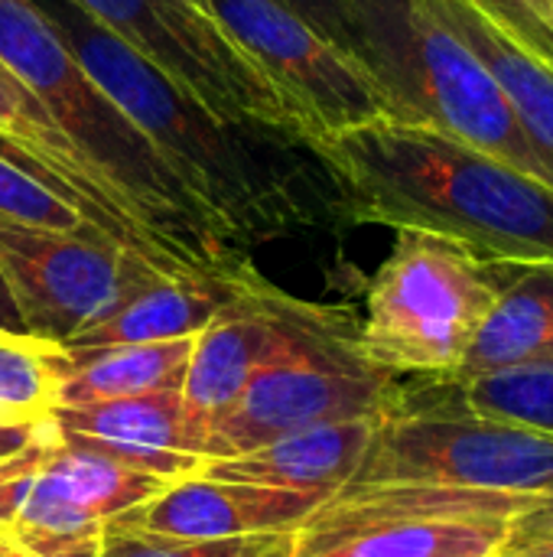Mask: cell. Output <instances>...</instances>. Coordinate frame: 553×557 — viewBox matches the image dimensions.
Returning <instances> with one entry per match:
<instances>
[{
  "label": "cell",
  "instance_id": "3",
  "mask_svg": "<svg viewBox=\"0 0 553 557\" xmlns=\"http://www.w3.org/2000/svg\"><path fill=\"white\" fill-rule=\"evenodd\" d=\"M0 62L42 101L147 238L183 271L235 258L225 235L160 160L140 127L78 65L33 0H0Z\"/></svg>",
  "mask_w": 553,
  "mask_h": 557
},
{
  "label": "cell",
  "instance_id": "25",
  "mask_svg": "<svg viewBox=\"0 0 553 557\" xmlns=\"http://www.w3.org/2000/svg\"><path fill=\"white\" fill-rule=\"evenodd\" d=\"M0 219L49 228V232H68V235H85V232L101 235L62 189L36 176L3 144H0Z\"/></svg>",
  "mask_w": 553,
  "mask_h": 557
},
{
  "label": "cell",
  "instance_id": "8",
  "mask_svg": "<svg viewBox=\"0 0 553 557\" xmlns=\"http://www.w3.org/2000/svg\"><path fill=\"white\" fill-rule=\"evenodd\" d=\"M134 55L215 117L303 144L300 127L261 69L241 52L202 0H75Z\"/></svg>",
  "mask_w": 553,
  "mask_h": 557
},
{
  "label": "cell",
  "instance_id": "13",
  "mask_svg": "<svg viewBox=\"0 0 553 557\" xmlns=\"http://www.w3.org/2000/svg\"><path fill=\"white\" fill-rule=\"evenodd\" d=\"M508 535V519L365 512L329 499L297 529L293 557H499Z\"/></svg>",
  "mask_w": 553,
  "mask_h": 557
},
{
  "label": "cell",
  "instance_id": "27",
  "mask_svg": "<svg viewBox=\"0 0 553 557\" xmlns=\"http://www.w3.org/2000/svg\"><path fill=\"white\" fill-rule=\"evenodd\" d=\"M101 532L46 535L0 529V557H101Z\"/></svg>",
  "mask_w": 553,
  "mask_h": 557
},
{
  "label": "cell",
  "instance_id": "23",
  "mask_svg": "<svg viewBox=\"0 0 553 557\" xmlns=\"http://www.w3.org/2000/svg\"><path fill=\"white\" fill-rule=\"evenodd\" d=\"M68 369L72 356L65 346L29 333H0V405L16 418L36 421L52 414Z\"/></svg>",
  "mask_w": 553,
  "mask_h": 557
},
{
  "label": "cell",
  "instance_id": "1",
  "mask_svg": "<svg viewBox=\"0 0 553 557\" xmlns=\"http://www.w3.org/2000/svg\"><path fill=\"white\" fill-rule=\"evenodd\" d=\"M306 150L352 222L430 232L486 261L553 264V186L450 134L378 117Z\"/></svg>",
  "mask_w": 553,
  "mask_h": 557
},
{
  "label": "cell",
  "instance_id": "6",
  "mask_svg": "<svg viewBox=\"0 0 553 557\" xmlns=\"http://www.w3.org/2000/svg\"><path fill=\"white\" fill-rule=\"evenodd\" d=\"M349 486H427L505 496L553 493V437L473 414L443 379L401 385Z\"/></svg>",
  "mask_w": 553,
  "mask_h": 557
},
{
  "label": "cell",
  "instance_id": "30",
  "mask_svg": "<svg viewBox=\"0 0 553 557\" xmlns=\"http://www.w3.org/2000/svg\"><path fill=\"white\" fill-rule=\"evenodd\" d=\"M46 418H36V421H0V460L16 454L20 447H26L36 437V431L42 428Z\"/></svg>",
  "mask_w": 553,
  "mask_h": 557
},
{
  "label": "cell",
  "instance_id": "22",
  "mask_svg": "<svg viewBox=\"0 0 553 557\" xmlns=\"http://www.w3.org/2000/svg\"><path fill=\"white\" fill-rule=\"evenodd\" d=\"M453 398L473 414L512 421L553 437V366H512L476 379H443Z\"/></svg>",
  "mask_w": 553,
  "mask_h": 557
},
{
  "label": "cell",
  "instance_id": "29",
  "mask_svg": "<svg viewBox=\"0 0 553 557\" xmlns=\"http://www.w3.org/2000/svg\"><path fill=\"white\" fill-rule=\"evenodd\" d=\"M538 535H553V493L544 496H535L531 509L525 516H518L512 522V535H508V545H518V542H531ZM505 545V548H508Z\"/></svg>",
  "mask_w": 553,
  "mask_h": 557
},
{
  "label": "cell",
  "instance_id": "18",
  "mask_svg": "<svg viewBox=\"0 0 553 557\" xmlns=\"http://www.w3.org/2000/svg\"><path fill=\"white\" fill-rule=\"evenodd\" d=\"M378 418L381 414L313 424L241 457L202 460L199 473L212 480L336 496L355 480L375 437Z\"/></svg>",
  "mask_w": 553,
  "mask_h": 557
},
{
  "label": "cell",
  "instance_id": "34",
  "mask_svg": "<svg viewBox=\"0 0 553 557\" xmlns=\"http://www.w3.org/2000/svg\"><path fill=\"white\" fill-rule=\"evenodd\" d=\"M548 3H551V10H553V0H548Z\"/></svg>",
  "mask_w": 553,
  "mask_h": 557
},
{
  "label": "cell",
  "instance_id": "33",
  "mask_svg": "<svg viewBox=\"0 0 553 557\" xmlns=\"http://www.w3.org/2000/svg\"><path fill=\"white\" fill-rule=\"evenodd\" d=\"M0 421H23V418H16L7 405H0Z\"/></svg>",
  "mask_w": 553,
  "mask_h": 557
},
{
  "label": "cell",
  "instance_id": "10",
  "mask_svg": "<svg viewBox=\"0 0 553 557\" xmlns=\"http://www.w3.org/2000/svg\"><path fill=\"white\" fill-rule=\"evenodd\" d=\"M0 274L26 333L65 346L169 271L95 232L68 235L0 219Z\"/></svg>",
  "mask_w": 553,
  "mask_h": 557
},
{
  "label": "cell",
  "instance_id": "26",
  "mask_svg": "<svg viewBox=\"0 0 553 557\" xmlns=\"http://www.w3.org/2000/svg\"><path fill=\"white\" fill-rule=\"evenodd\" d=\"M528 55L553 65V10L548 0H469Z\"/></svg>",
  "mask_w": 553,
  "mask_h": 557
},
{
  "label": "cell",
  "instance_id": "7",
  "mask_svg": "<svg viewBox=\"0 0 553 557\" xmlns=\"http://www.w3.org/2000/svg\"><path fill=\"white\" fill-rule=\"evenodd\" d=\"M359 330L349 310L326 307L293 349L251 379L215 421L199 457H241L313 424L385 414L401 385L398 375L365 359Z\"/></svg>",
  "mask_w": 553,
  "mask_h": 557
},
{
  "label": "cell",
  "instance_id": "14",
  "mask_svg": "<svg viewBox=\"0 0 553 557\" xmlns=\"http://www.w3.org/2000/svg\"><path fill=\"white\" fill-rule=\"evenodd\" d=\"M329 499L332 496L326 493L274 490L192 473L173 480L143 506L117 516V522L166 539H241L264 532H297Z\"/></svg>",
  "mask_w": 553,
  "mask_h": 557
},
{
  "label": "cell",
  "instance_id": "21",
  "mask_svg": "<svg viewBox=\"0 0 553 557\" xmlns=\"http://www.w3.org/2000/svg\"><path fill=\"white\" fill-rule=\"evenodd\" d=\"M196 336L143 343V346H111L98 352H68L72 369L59 385L55 408L65 405H98L163 388H183V375L192 356Z\"/></svg>",
  "mask_w": 553,
  "mask_h": 557
},
{
  "label": "cell",
  "instance_id": "32",
  "mask_svg": "<svg viewBox=\"0 0 553 557\" xmlns=\"http://www.w3.org/2000/svg\"><path fill=\"white\" fill-rule=\"evenodd\" d=\"M499 557H553V535H538L531 542L508 545Z\"/></svg>",
  "mask_w": 553,
  "mask_h": 557
},
{
  "label": "cell",
  "instance_id": "15",
  "mask_svg": "<svg viewBox=\"0 0 553 557\" xmlns=\"http://www.w3.org/2000/svg\"><path fill=\"white\" fill-rule=\"evenodd\" d=\"M0 140L16 157H23L39 176L65 186L101 235L137 251L140 258H147L150 264L169 274L183 271L147 238V232L130 219V212L95 173V166L81 157V150L68 140V134L55 124V117L42 108V101L3 62H0Z\"/></svg>",
  "mask_w": 553,
  "mask_h": 557
},
{
  "label": "cell",
  "instance_id": "24",
  "mask_svg": "<svg viewBox=\"0 0 553 557\" xmlns=\"http://www.w3.org/2000/svg\"><path fill=\"white\" fill-rule=\"evenodd\" d=\"M297 532L241 539H166L111 519L101 532V557H293Z\"/></svg>",
  "mask_w": 553,
  "mask_h": 557
},
{
  "label": "cell",
  "instance_id": "5",
  "mask_svg": "<svg viewBox=\"0 0 553 557\" xmlns=\"http://www.w3.org/2000/svg\"><path fill=\"white\" fill-rule=\"evenodd\" d=\"M518 264L417 228H398L394 248L368 287L359 330L365 359L391 375L453 379Z\"/></svg>",
  "mask_w": 553,
  "mask_h": 557
},
{
  "label": "cell",
  "instance_id": "17",
  "mask_svg": "<svg viewBox=\"0 0 553 557\" xmlns=\"http://www.w3.org/2000/svg\"><path fill=\"white\" fill-rule=\"evenodd\" d=\"M261 277L244 261L166 274L134 294L111 317L65 343L68 352H98L111 346H143L199 336L222 310L238 304Z\"/></svg>",
  "mask_w": 553,
  "mask_h": 557
},
{
  "label": "cell",
  "instance_id": "28",
  "mask_svg": "<svg viewBox=\"0 0 553 557\" xmlns=\"http://www.w3.org/2000/svg\"><path fill=\"white\" fill-rule=\"evenodd\" d=\"M290 10H297L313 29H319L329 42L355 55L352 39V20H349V0H284Z\"/></svg>",
  "mask_w": 553,
  "mask_h": 557
},
{
  "label": "cell",
  "instance_id": "9",
  "mask_svg": "<svg viewBox=\"0 0 553 557\" xmlns=\"http://www.w3.org/2000/svg\"><path fill=\"white\" fill-rule=\"evenodd\" d=\"M202 3L280 95L300 127L303 147L326 134L394 117V108L375 75L284 0Z\"/></svg>",
  "mask_w": 553,
  "mask_h": 557
},
{
  "label": "cell",
  "instance_id": "2",
  "mask_svg": "<svg viewBox=\"0 0 553 557\" xmlns=\"http://www.w3.org/2000/svg\"><path fill=\"white\" fill-rule=\"evenodd\" d=\"M33 3L225 238L274 228L293 212L290 180L267 153L284 140L235 127L186 98L75 0Z\"/></svg>",
  "mask_w": 553,
  "mask_h": 557
},
{
  "label": "cell",
  "instance_id": "12",
  "mask_svg": "<svg viewBox=\"0 0 553 557\" xmlns=\"http://www.w3.org/2000/svg\"><path fill=\"white\" fill-rule=\"evenodd\" d=\"M326 307L293 300L257 281L238 304L222 310L192 343L183 375V450L199 457L215 421L238 401L251 379L293 349Z\"/></svg>",
  "mask_w": 553,
  "mask_h": 557
},
{
  "label": "cell",
  "instance_id": "16",
  "mask_svg": "<svg viewBox=\"0 0 553 557\" xmlns=\"http://www.w3.org/2000/svg\"><path fill=\"white\" fill-rule=\"evenodd\" d=\"M183 398L179 388L98 401V405H59L52 418L68 447L98 454L121 467L160 476L166 483L199 473L202 457L183 450Z\"/></svg>",
  "mask_w": 553,
  "mask_h": 557
},
{
  "label": "cell",
  "instance_id": "20",
  "mask_svg": "<svg viewBox=\"0 0 553 557\" xmlns=\"http://www.w3.org/2000/svg\"><path fill=\"white\" fill-rule=\"evenodd\" d=\"M553 366V264H518L482 323L456 382L512 366Z\"/></svg>",
  "mask_w": 553,
  "mask_h": 557
},
{
  "label": "cell",
  "instance_id": "4",
  "mask_svg": "<svg viewBox=\"0 0 553 557\" xmlns=\"http://www.w3.org/2000/svg\"><path fill=\"white\" fill-rule=\"evenodd\" d=\"M349 20L355 59L385 88L394 121L450 134L553 186V166L495 75L427 0H349Z\"/></svg>",
  "mask_w": 553,
  "mask_h": 557
},
{
  "label": "cell",
  "instance_id": "31",
  "mask_svg": "<svg viewBox=\"0 0 553 557\" xmlns=\"http://www.w3.org/2000/svg\"><path fill=\"white\" fill-rule=\"evenodd\" d=\"M0 333H26L23 317H20V310H16V300H13V294H10L3 274H0Z\"/></svg>",
  "mask_w": 553,
  "mask_h": 557
},
{
  "label": "cell",
  "instance_id": "19",
  "mask_svg": "<svg viewBox=\"0 0 553 557\" xmlns=\"http://www.w3.org/2000/svg\"><path fill=\"white\" fill-rule=\"evenodd\" d=\"M427 7L486 62L508 95L528 140L553 166V65L528 55L469 0H427Z\"/></svg>",
  "mask_w": 553,
  "mask_h": 557
},
{
  "label": "cell",
  "instance_id": "11",
  "mask_svg": "<svg viewBox=\"0 0 553 557\" xmlns=\"http://www.w3.org/2000/svg\"><path fill=\"white\" fill-rule=\"evenodd\" d=\"M169 483L62 441L49 414L36 437L0 460V529L81 535L143 506Z\"/></svg>",
  "mask_w": 553,
  "mask_h": 557
}]
</instances>
